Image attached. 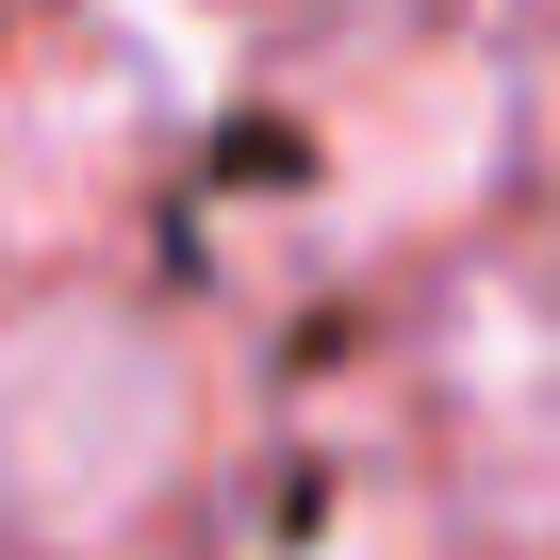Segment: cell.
<instances>
[{
	"mask_svg": "<svg viewBox=\"0 0 560 560\" xmlns=\"http://www.w3.org/2000/svg\"><path fill=\"white\" fill-rule=\"evenodd\" d=\"M462 445L511 511H560V314H478L462 330Z\"/></svg>",
	"mask_w": 560,
	"mask_h": 560,
	"instance_id": "2",
	"label": "cell"
},
{
	"mask_svg": "<svg viewBox=\"0 0 560 560\" xmlns=\"http://www.w3.org/2000/svg\"><path fill=\"white\" fill-rule=\"evenodd\" d=\"M198 445V380L149 314H34V330H0V527H34V544H116L132 511H165Z\"/></svg>",
	"mask_w": 560,
	"mask_h": 560,
	"instance_id": "1",
	"label": "cell"
},
{
	"mask_svg": "<svg viewBox=\"0 0 560 560\" xmlns=\"http://www.w3.org/2000/svg\"><path fill=\"white\" fill-rule=\"evenodd\" d=\"M280 560H412L396 527H314V544H280Z\"/></svg>",
	"mask_w": 560,
	"mask_h": 560,
	"instance_id": "3",
	"label": "cell"
}]
</instances>
